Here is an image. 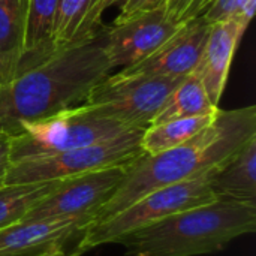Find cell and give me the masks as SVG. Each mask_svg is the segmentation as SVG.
Wrapping results in <instances>:
<instances>
[{"mask_svg":"<svg viewBox=\"0 0 256 256\" xmlns=\"http://www.w3.org/2000/svg\"><path fill=\"white\" fill-rule=\"evenodd\" d=\"M58 0H27L22 48L27 51L54 46L51 42Z\"/></svg>","mask_w":256,"mask_h":256,"instance_id":"cell-18","label":"cell"},{"mask_svg":"<svg viewBox=\"0 0 256 256\" xmlns=\"http://www.w3.org/2000/svg\"><path fill=\"white\" fill-rule=\"evenodd\" d=\"M57 50V46H46L40 50H21L14 52H0V87L16 78L24 70L39 64L50 56H52Z\"/></svg>","mask_w":256,"mask_h":256,"instance_id":"cell-20","label":"cell"},{"mask_svg":"<svg viewBox=\"0 0 256 256\" xmlns=\"http://www.w3.org/2000/svg\"><path fill=\"white\" fill-rule=\"evenodd\" d=\"M27 0H0V52L21 51Z\"/></svg>","mask_w":256,"mask_h":256,"instance_id":"cell-19","label":"cell"},{"mask_svg":"<svg viewBox=\"0 0 256 256\" xmlns=\"http://www.w3.org/2000/svg\"><path fill=\"white\" fill-rule=\"evenodd\" d=\"M210 186L216 200L256 204V136L216 168Z\"/></svg>","mask_w":256,"mask_h":256,"instance_id":"cell-13","label":"cell"},{"mask_svg":"<svg viewBox=\"0 0 256 256\" xmlns=\"http://www.w3.org/2000/svg\"><path fill=\"white\" fill-rule=\"evenodd\" d=\"M124 2H126V0H99L98 4H96V8H94V20L99 22L102 14H104L108 8H111V6H118V9H120V8L124 4Z\"/></svg>","mask_w":256,"mask_h":256,"instance_id":"cell-23","label":"cell"},{"mask_svg":"<svg viewBox=\"0 0 256 256\" xmlns=\"http://www.w3.org/2000/svg\"><path fill=\"white\" fill-rule=\"evenodd\" d=\"M210 28L212 24L202 16L189 21L152 56L123 70L154 76L183 78L192 74L200 63Z\"/></svg>","mask_w":256,"mask_h":256,"instance_id":"cell-11","label":"cell"},{"mask_svg":"<svg viewBox=\"0 0 256 256\" xmlns=\"http://www.w3.org/2000/svg\"><path fill=\"white\" fill-rule=\"evenodd\" d=\"M134 130L80 104L40 120L24 122L10 136V162L63 153Z\"/></svg>","mask_w":256,"mask_h":256,"instance_id":"cell-4","label":"cell"},{"mask_svg":"<svg viewBox=\"0 0 256 256\" xmlns=\"http://www.w3.org/2000/svg\"><path fill=\"white\" fill-rule=\"evenodd\" d=\"M216 168L189 180L156 189L108 220L87 228L76 244L75 255H84L99 246L116 244L129 232L159 222L178 212L214 201L216 196L213 195L210 183Z\"/></svg>","mask_w":256,"mask_h":256,"instance_id":"cell-5","label":"cell"},{"mask_svg":"<svg viewBox=\"0 0 256 256\" xmlns=\"http://www.w3.org/2000/svg\"><path fill=\"white\" fill-rule=\"evenodd\" d=\"M111 70L100 30L57 50L0 87V132L12 136L24 122L82 104Z\"/></svg>","mask_w":256,"mask_h":256,"instance_id":"cell-2","label":"cell"},{"mask_svg":"<svg viewBox=\"0 0 256 256\" xmlns=\"http://www.w3.org/2000/svg\"><path fill=\"white\" fill-rule=\"evenodd\" d=\"M184 24L176 22L165 6L122 16L100 28L104 51L111 69L130 68L160 48Z\"/></svg>","mask_w":256,"mask_h":256,"instance_id":"cell-8","label":"cell"},{"mask_svg":"<svg viewBox=\"0 0 256 256\" xmlns=\"http://www.w3.org/2000/svg\"><path fill=\"white\" fill-rule=\"evenodd\" d=\"M218 111L214 114L183 117L150 124L147 129H144L141 136L142 152L146 154H158L189 141L214 122Z\"/></svg>","mask_w":256,"mask_h":256,"instance_id":"cell-16","label":"cell"},{"mask_svg":"<svg viewBox=\"0 0 256 256\" xmlns=\"http://www.w3.org/2000/svg\"><path fill=\"white\" fill-rule=\"evenodd\" d=\"M256 231V204L214 200L122 237L126 256H201Z\"/></svg>","mask_w":256,"mask_h":256,"instance_id":"cell-3","label":"cell"},{"mask_svg":"<svg viewBox=\"0 0 256 256\" xmlns=\"http://www.w3.org/2000/svg\"><path fill=\"white\" fill-rule=\"evenodd\" d=\"M99 0H58L51 42L57 48L68 46L92 36L99 24L94 8Z\"/></svg>","mask_w":256,"mask_h":256,"instance_id":"cell-14","label":"cell"},{"mask_svg":"<svg viewBox=\"0 0 256 256\" xmlns=\"http://www.w3.org/2000/svg\"><path fill=\"white\" fill-rule=\"evenodd\" d=\"M256 136V106L220 110L212 124L189 141L158 154L142 153L126 166L124 177L116 192L93 214L98 225L147 194L196 177L213 170L237 153Z\"/></svg>","mask_w":256,"mask_h":256,"instance_id":"cell-1","label":"cell"},{"mask_svg":"<svg viewBox=\"0 0 256 256\" xmlns=\"http://www.w3.org/2000/svg\"><path fill=\"white\" fill-rule=\"evenodd\" d=\"M183 78L128 70L114 75L108 74L90 90L82 105L128 128L147 129L170 93Z\"/></svg>","mask_w":256,"mask_h":256,"instance_id":"cell-6","label":"cell"},{"mask_svg":"<svg viewBox=\"0 0 256 256\" xmlns=\"http://www.w3.org/2000/svg\"><path fill=\"white\" fill-rule=\"evenodd\" d=\"M128 165L108 166L63 178L62 184L39 201L22 222L74 216H90L93 219L96 210L106 202L122 183Z\"/></svg>","mask_w":256,"mask_h":256,"instance_id":"cell-9","label":"cell"},{"mask_svg":"<svg viewBox=\"0 0 256 256\" xmlns=\"http://www.w3.org/2000/svg\"><path fill=\"white\" fill-rule=\"evenodd\" d=\"M218 110L219 106H214L210 102L200 76L192 72L186 75L170 93L152 124L174 118L214 114Z\"/></svg>","mask_w":256,"mask_h":256,"instance_id":"cell-15","label":"cell"},{"mask_svg":"<svg viewBox=\"0 0 256 256\" xmlns=\"http://www.w3.org/2000/svg\"><path fill=\"white\" fill-rule=\"evenodd\" d=\"M62 182L63 180H52L0 186V231L22 222L26 214L39 201L52 194Z\"/></svg>","mask_w":256,"mask_h":256,"instance_id":"cell-17","label":"cell"},{"mask_svg":"<svg viewBox=\"0 0 256 256\" xmlns=\"http://www.w3.org/2000/svg\"><path fill=\"white\" fill-rule=\"evenodd\" d=\"M246 28L236 20L212 24L207 44L194 74L200 76L210 102L219 106L225 92L230 68Z\"/></svg>","mask_w":256,"mask_h":256,"instance_id":"cell-12","label":"cell"},{"mask_svg":"<svg viewBox=\"0 0 256 256\" xmlns=\"http://www.w3.org/2000/svg\"><path fill=\"white\" fill-rule=\"evenodd\" d=\"M10 165V135L0 132V186L4 184V177Z\"/></svg>","mask_w":256,"mask_h":256,"instance_id":"cell-22","label":"cell"},{"mask_svg":"<svg viewBox=\"0 0 256 256\" xmlns=\"http://www.w3.org/2000/svg\"><path fill=\"white\" fill-rule=\"evenodd\" d=\"M162 6H165V0H126L124 4L120 8L118 18L128 16V15H132L136 12H142V10L158 9Z\"/></svg>","mask_w":256,"mask_h":256,"instance_id":"cell-21","label":"cell"},{"mask_svg":"<svg viewBox=\"0 0 256 256\" xmlns=\"http://www.w3.org/2000/svg\"><path fill=\"white\" fill-rule=\"evenodd\" d=\"M142 132L144 129H134L92 146L10 162L4 184L63 180L108 166L128 165L144 153L141 148Z\"/></svg>","mask_w":256,"mask_h":256,"instance_id":"cell-7","label":"cell"},{"mask_svg":"<svg viewBox=\"0 0 256 256\" xmlns=\"http://www.w3.org/2000/svg\"><path fill=\"white\" fill-rule=\"evenodd\" d=\"M90 216L20 222L0 231V256H76Z\"/></svg>","mask_w":256,"mask_h":256,"instance_id":"cell-10","label":"cell"}]
</instances>
